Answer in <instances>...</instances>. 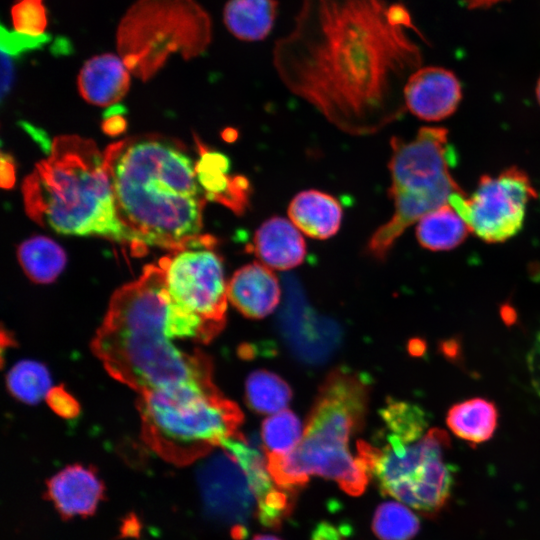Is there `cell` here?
<instances>
[{
  "instance_id": "6da1fadb",
  "label": "cell",
  "mask_w": 540,
  "mask_h": 540,
  "mask_svg": "<svg viewBox=\"0 0 540 540\" xmlns=\"http://www.w3.org/2000/svg\"><path fill=\"white\" fill-rule=\"evenodd\" d=\"M418 32L400 3L302 0L273 65L294 95L355 136L379 132L405 108L401 84L420 68Z\"/></svg>"
},
{
  "instance_id": "7a4b0ae2",
  "label": "cell",
  "mask_w": 540,
  "mask_h": 540,
  "mask_svg": "<svg viewBox=\"0 0 540 540\" xmlns=\"http://www.w3.org/2000/svg\"><path fill=\"white\" fill-rule=\"evenodd\" d=\"M103 154L117 214L136 254L148 246L174 251L201 235L206 196L180 142L133 136Z\"/></svg>"
},
{
  "instance_id": "3957f363",
  "label": "cell",
  "mask_w": 540,
  "mask_h": 540,
  "mask_svg": "<svg viewBox=\"0 0 540 540\" xmlns=\"http://www.w3.org/2000/svg\"><path fill=\"white\" fill-rule=\"evenodd\" d=\"M171 305L161 268L148 265L113 294L92 340L106 371L138 394L183 383L214 384L210 358L175 344Z\"/></svg>"
},
{
  "instance_id": "277c9868",
  "label": "cell",
  "mask_w": 540,
  "mask_h": 540,
  "mask_svg": "<svg viewBox=\"0 0 540 540\" xmlns=\"http://www.w3.org/2000/svg\"><path fill=\"white\" fill-rule=\"evenodd\" d=\"M28 216L43 227L73 236L134 242L120 221L104 154L94 141L77 135L55 138L47 158L22 185Z\"/></svg>"
},
{
  "instance_id": "5b68a950",
  "label": "cell",
  "mask_w": 540,
  "mask_h": 540,
  "mask_svg": "<svg viewBox=\"0 0 540 540\" xmlns=\"http://www.w3.org/2000/svg\"><path fill=\"white\" fill-rule=\"evenodd\" d=\"M147 444L162 457L186 463L238 434L243 414L214 384L183 383L139 394Z\"/></svg>"
},
{
  "instance_id": "8992f818",
  "label": "cell",
  "mask_w": 540,
  "mask_h": 540,
  "mask_svg": "<svg viewBox=\"0 0 540 540\" xmlns=\"http://www.w3.org/2000/svg\"><path fill=\"white\" fill-rule=\"evenodd\" d=\"M390 144L389 195L394 204L393 214L368 241L369 254L378 260L387 257L409 226L449 204L453 195L465 193L451 173L457 155L447 129L422 127L413 139L393 137Z\"/></svg>"
},
{
  "instance_id": "52a82bcc",
  "label": "cell",
  "mask_w": 540,
  "mask_h": 540,
  "mask_svg": "<svg viewBox=\"0 0 540 540\" xmlns=\"http://www.w3.org/2000/svg\"><path fill=\"white\" fill-rule=\"evenodd\" d=\"M369 385L358 373L337 368L324 380L308 415L299 444L284 457L287 472L307 481L318 475L339 485L359 474L348 442L365 420Z\"/></svg>"
},
{
  "instance_id": "ba28073f",
  "label": "cell",
  "mask_w": 540,
  "mask_h": 540,
  "mask_svg": "<svg viewBox=\"0 0 540 540\" xmlns=\"http://www.w3.org/2000/svg\"><path fill=\"white\" fill-rule=\"evenodd\" d=\"M212 39L209 13L196 0H137L122 17L116 42L130 72L146 80L172 54L188 60Z\"/></svg>"
},
{
  "instance_id": "9c48e42d",
  "label": "cell",
  "mask_w": 540,
  "mask_h": 540,
  "mask_svg": "<svg viewBox=\"0 0 540 540\" xmlns=\"http://www.w3.org/2000/svg\"><path fill=\"white\" fill-rule=\"evenodd\" d=\"M449 447L447 432L433 428L410 444L390 434L381 447L359 441L357 458L385 495L436 516L447 506L454 486V469L445 459Z\"/></svg>"
},
{
  "instance_id": "30bf717a",
  "label": "cell",
  "mask_w": 540,
  "mask_h": 540,
  "mask_svg": "<svg viewBox=\"0 0 540 540\" xmlns=\"http://www.w3.org/2000/svg\"><path fill=\"white\" fill-rule=\"evenodd\" d=\"M216 239L200 235L158 262L172 301L201 318L217 335L225 325L228 294Z\"/></svg>"
},
{
  "instance_id": "8fae6325",
  "label": "cell",
  "mask_w": 540,
  "mask_h": 540,
  "mask_svg": "<svg viewBox=\"0 0 540 540\" xmlns=\"http://www.w3.org/2000/svg\"><path fill=\"white\" fill-rule=\"evenodd\" d=\"M537 196L528 174L512 166L483 175L471 196L455 194L451 205L470 231L487 243H501L523 227L528 202Z\"/></svg>"
},
{
  "instance_id": "7c38bea8",
  "label": "cell",
  "mask_w": 540,
  "mask_h": 540,
  "mask_svg": "<svg viewBox=\"0 0 540 540\" xmlns=\"http://www.w3.org/2000/svg\"><path fill=\"white\" fill-rule=\"evenodd\" d=\"M199 483L210 516L234 525L241 537L242 525L256 515L257 501L238 464L223 450L203 464Z\"/></svg>"
},
{
  "instance_id": "4fadbf2b",
  "label": "cell",
  "mask_w": 540,
  "mask_h": 540,
  "mask_svg": "<svg viewBox=\"0 0 540 540\" xmlns=\"http://www.w3.org/2000/svg\"><path fill=\"white\" fill-rule=\"evenodd\" d=\"M220 447L243 471L257 501L256 516L266 527L277 528L292 509L290 492L274 482L264 458L254 445L239 433L222 440Z\"/></svg>"
},
{
  "instance_id": "5bb4252c",
  "label": "cell",
  "mask_w": 540,
  "mask_h": 540,
  "mask_svg": "<svg viewBox=\"0 0 540 540\" xmlns=\"http://www.w3.org/2000/svg\"><path fill=\"white\" fill-rule=\"evenodd\" d=\"M461 99L458 78L442 67H420L409 76L403 89L405 107L425 121L448 118L457 110Z\"/></svg>"
},
{
  "instance_id": "9a60e30c",
  "label": "cell",
  "mask_w": 540,
  "mask_h": 540,
  "mask_svg": "<svg viewBox=\"0 0 540 540\" xmlns=\"http://www.w3.org/2000/svg\"><path fill=\"white\" fill-rule=\"evenodd\" d=\"M195 141L200 156L195 171L206 199L220 203L238 215L243 214L250 202L249 180L243 175L229 174L231 165L227 156L211 150L196 136Z\"/></svg>"
},
{
  "instance_id": "2e32d148",
  "label": "cell",
  "mask_w": 540,
  "mask_h": 540,
  "mask_svg": "<svg viewBox=\"0 0 540 540\" xmlns=\"http://www.w3.org/2000/svg\"><path fill=\"white\" fill-rule=\"evenodd\" d=\"M47 498L64 518L94 514L104 496V485L95 470L73 464L47 481Z\"/></svg>"
},
{
  "instance_id": "e0dca14e",
  "label": "cell",
  "mask_w": 540,
  "mask_h": 540,
  "mask_svg": "<svg viewBox=\"0 0 540 540\" xmlns=\"http://www.w3.org/2000/svg\"><path fill=\"white\" fill-rule=\"evenodd\" d=\"M228 301L245 317L261 319L280 301L276 275L264 264L253 262L239 268L227 285Z\"/></svg>"
},
{
  "instance_id": "ac0fdd59",
  "label": "cell",
  "mask_w": 540,
  "mask_h": 540,
  "mask_svg": "<svg viewBox=\"0 0 540 540\" xmlns=\"http://www.w3.org/2000/svg\"><path fill=\"white\" fill-rule=\"evenodd\" d=\"M252 250L270 269L288 270L304 261L306 244L300 230L291 221L273 216L255 231Z\"/></svg>"
},
{
  "instance_id": "d6986e66",
  "label": "cell",
  "mask_w": 540,
  "mask_h": 540,
  "mask_svg": "<svg viewBox=\"0 0 540 540\" xmlns=\"http://www.w3.org/2000/svg\"><path fill=\"white\" fill-rule=\"evenodd\" d=\"M77 83L81 96L87 102L102 107L110 106L127 93L129 70L121 57L104 53L84 63Z\"/></svg>"
},
{
  "instance_id": "ffe728a7",
  "label": "cell",
  "mask_w": 540,
  "mask_h": 540,
  "mask_svg": "<svg viewBox=\"0 0 540 540\" xmlns=\"http://www.w3.org/2000/svg\"><path fill=\"white\" fill-rule=\"evenodd\" d=\"M342 207L333 196L309 189L294 196L288 206L291 222L304 234L315 239L334 236L341 225Z\"/></svg>"
},
{
  "instance_id": "44dd1931",
  "label": "cell",
  "mask_w": 540,
  "mask_h": 540,
  "mask_svg": "<svg viewBox=\"0 0 540 540\" xmlns=\"http://www.w3.org/2000/svg\"><path fill=\"white\" fill-rule=\"evenodd\" d=\"M277 11V0H228L223 10V21L234 37L243 41H260L270 34Z\"/></svg>"
},
{
  "instance_id": "7402d4cb",
  "label": "cell",
  "mask_w": 540,
  "mask_h": 540,
  "mask_svg": "<svg viewBox=\"0 0 540 540\" xmlns=\"http://www.w3.org/2000/svg\"><path fill=\"white\" fill-rule=\"evenodd\" d=\"M498 411L494 403L473 398L452 406L446 417L448 428L457 437L472 443L488 441L497 427Z\"/></svg>"
},
{
  "instance_id": "603a6c76",
  "label": "cell",
  "mask_w": 540,
  "mask_h": 540,
  "mask_svg": "<svg viewBox=\"0 0 540 540\" xmlns=\"http://www.w3.org/2000/svg\"><path fill=\"white\" fill-rule=\"evenodd\" d=\"M470 229L449 204L424 215L416 226L418 243L430 251H448L468 237Z\"/></svg>"
},
{
  "instance_id": "cb8c5ba5",
  "label": "cell",
  "mask_w": 540,
  "mask_h": 540,
  "mask_svg": "<svg viewBox=\"0 0 540 540\" xmlns=\"http://www.w3.org/2000/svg\"><path fill=\"white\" fill-rule=\"evenodd\" d=\"M17 257L24 273L39 284L53 282L62 273L67 261L63 248L41 235L22 242L17 249Z\"/></svg>"
},
{
  "instance_id": "d4e9b609",
  "label": "cell",
  "mask_w": 540,
  "mask_h": 540,
  "mask_svg": "<svg viewBox=\"0 0 540 540\" xmlns=\"http://www.w3.org/2000/svg\"><path fill=\"white\" fill-rule=\"evenodd\" d=\"M291 398L289 385L273 372L256 370L246 380L245 399L254 412L273 415L285 410Z\"/></svg>"
},
{
  "instance_id": "484cf974",
  "label": "cell",
  "mask_w": 540,
  "mask_h": 540,
  "mask_svg": "<svg viewBox=\"0 0 540 540\" xmlns=\"http://www.w3.org/2000/svg\"><path fill=\"white\" fill-rule=\"evenodd\" d=\"M7 386L14 397L26 404L46 399L53 388L48 369L34 360L16 363L8 372Z\"/></svg>"
},
{
  "instance_id": "4316f807",
  "label": "cell",
  "mask_w": 540,
  "mask_h": 540,
  "mask_svg": "<svg viewBox=\"0 0 540 540\" xmlns=\"http://www.w3.org/2000/svg\"><path fill=\"white\" fill-rule=\"evenodd\" d=\"M372 528L380 540H411L418 533L420 522L405 504L388 501L376 509Z\"/></svg>"
},
{
  "instance_id": "83f0119b",
  "label": "cell",
  "mask_w": 540,
  "mask_h": 540,
  "mask_svg": "<svg viewBox=\"0 0 540 540\" xmlns=\"http://www.w3.org/2000/svg\"><path fill=\"white\" fill-rule=\"evenodd\" d=\"M382 420L390 435L410 444L425 435V412L415 404L391 400L381 411Z\"/></svg>"
},
{
  "instance_id": "f1b7e54d",
  "label": "cell",
  "mask_w": 540,
  "mask_h": 540,
  "mask_svg": "<svg viewBox=\"0 0 540 540\" xmlns=\"http://www.w3.org/2000/svg\"><path fill=\"white\" fill-rule=\"evenodd\" d=\"M303 433L302 424L292 411L285 409L269 416L261 429L266 454H288L299 444Z\"/></svg>"
},
{
  "instance_id": "f546056e",
  "label": "cell",
  "mask_w": 540,
  "mask_h": 540,
  "mask_svg": "<svg viewBox=\"0 0 540 540\" xmlns=\"http://www.w3.org/2000/svg\"><path fill=\"white\" fill-rule=\"evenodd\" d=\"M14 31L40 36L48 25L47 9L43 0H16L11 7Z\"/></svg>"
},
{
  "instance_id": "4dcf8cb0",
  "label": "cell",
  "mask_w": 540,
  "mask_h": 540,
  "mask_svg": "<svg viewBox=\"0 0 540 540\" xmlns=\"http://www.w3.org/2000/svg\"><path fill=\"white\" fill-rule=\"evenodd\" d=\"M48 35L33 36L1 27V52L8 57H16L26 51L40 48L49 41Z\"/></svg>"
},
{
  "instance_id": "1f68e13d",
  "label": "cell",
  "mask_w": 540,
  "mask_h": 540,
  "mask_svg": "<svg viewBox=\"0 0 540 540\" xmlns=\"http://www.w3.org/2000/svg\"><path fill=\"white\" fill-rule=\"evenodd\" d=\"M46 400L50 407L62 417L72 418L78 414L77 402L63 388L53 387Z\"/></svg>"
},
{
  "instance_id": "d6a6232c",
  "label": "cell",
  "mask_w": 540,
  "mask_h": 540,
  "mask_svg": "<svg viewBox=\"0 0 540 540\" xmlns=\"http://www.w3.org/2000/svg\"><path fill=\"white\" fill-rule=\"evenodd\" d=\"M15 183V165L8 155L1 156V186L11 188Z\"/></svg>"
},
{
  "instance_id": "836d02e7",
  "label": "cell",
  "mask_w": 540,
  "mask_h": 540,
  "mask_svg": "<svg viewBox=\"0 0 540 540\" xmlns=\"http://www.w3.org/2000/svg\"><path fill=\"white\" fill-rule=\"evenodd\" d=\"M126 128V121L121 115H111L103 123V129L110 135H117Z\"/></svg>"
},
{
  "instance_id": "e575fe53",
  "label": "cell",
  "mask_w": 540,
  "mask_h": 540,
  "mask_svg": "<svg viewBox=\"0 0 540 540\" xmlns=\"http://www.w3.org/2000/svg\"><path fill=\"white\" fill-rule=\"evenodd\" d=\"M252 540H280V539L272 535H257Z\"/></svg>"
},
{
  "instance_id": "d590c367",
  "label": "cell",
  "mask_w": 540,
  "mask_h": 540,
  "mask_svg": "<svg viewBox=\"0 0 540 540\" xmlns=\"http://www.w3.org/2000/svg\"><path fill=\"white\" fill-rule=\"evenodd\" d=\"M536 97H537V101L540 105V77L537 81V85H536Z\"/></svg>"
}]
</instances>
